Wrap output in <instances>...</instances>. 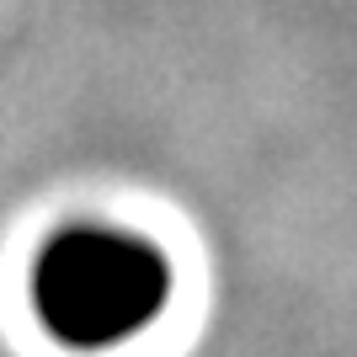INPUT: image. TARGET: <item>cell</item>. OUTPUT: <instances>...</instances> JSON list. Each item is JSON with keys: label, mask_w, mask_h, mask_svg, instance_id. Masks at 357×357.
I'll use <instances>...</instances> for the list:
<instances>
[{"label": "cell", "mask_w": 357, "mask_h": 357, "mask_svg": "<svg viewBox=\"0 0 357 357\" xmlns=\"http://www.w3.org/2000/svg\"><path fill=\"white\" fill-rule=\"evenodd\" d=\"M165 294V256L149 240L102 224L59 229L32 267V310L43 331L80 352H102L139 336L160 314Z\"/></svg>", "instance_id": "cell-1"}]
</instances>
